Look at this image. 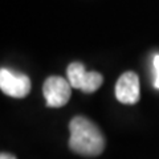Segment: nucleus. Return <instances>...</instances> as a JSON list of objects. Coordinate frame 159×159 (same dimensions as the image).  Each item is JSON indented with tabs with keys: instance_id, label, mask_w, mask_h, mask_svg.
Masks as SVG:
<instances>
[{
	"instance_id": "f257e3e1",
	"label": "nucleus",
	"mask_w": 159,
	"mask_h": 159,
	"mask_svg": "<svg viewBox=\"0 0 159 159\" xmlns=\"http://www.w3.org/2000/svg\"><path fill=\"white\" fill-rule=\"evenodd\" d=\"M69 147L84 157H97L105 148V138L94 122L85 117H74L69 123Z\"/></svg>"
},
{
	"instance_id": "f03ea898",
	"label": "nucleus",
	"mask_w": 159,
	"mask_h": 159,
	"mask_svg": "<svg viewBox=\"0 0 159 159\" xmlns=\"http://www.w3.org/2000/svg\"><path fill=\"white\" fill-rule=\"evenodd\" d=\"M66 76L72 88L80 89L84 93H94L103 82L102 74L98 72H86L81 62H72L66 69Z\"/></svg>"
},
{
	"instance_id": "7ed1b4c3",
	"label": "nucleus",
	"mask_w": 159,
	"mask_h": 159,
	"mask_svg": "<svg viewBox=\"0 0 159 159\" xmlns=\"http://www.w3.org/2000/svg\"><path fill=\"white\" fill-rule=\"evenodd\" d=\"M43 93L45 97L47 106L49 107H62L66 105L72 96V85L68 80L52 76L48 77L44 82Z\"/></svg>"
},
{
	"instance_id": "20e7f679",
	"label": "nucleus",
	"mask_w": 159,
	"mask_h": 159,
	"mask_svg": "<svg viewBox=\"0 0 159 159\" xmlns=\"http://www.w3.org/2000/svg\"><path fill=\"white\" fill-rule=\"evenodd\" d=\"M0 88L4 94L13 98H24L31 92V80L21 73L3 68L0 70Z\"/></svg>"
},
{
	"instance_id": "39448f33",
	"label": "nucleus",
	"mask_w": 159,
	"mask_h": 159,
	"mask_svg": "<svg viewBox=\"0 0 159 159\" xmlns=\"http://www.w3.org/2000/svg\"><path fill=\"white\" fill-rule=\"evenodd\" d=\"M116 97L121 103L133 105L139 99V77L134 72H125L116 84Z\"/></svg>"
},
{
	"instance_id": "423d86ee",
	"label": "nucleus",
	"mask_w": 159,
	"mask_h": 159,
	"mask_svg": "<svg viewBox=\"0 0 159 159\" xmlns=\"http://www.w3.org/2000/svg\"><path fill=\"white\" fill-rule=\"evenodd\" d=\"M152 65H154V69H155V80H154V86H155L157 89H159V54H157V56L154 57Z\"/></svg>"
},
{
	"instance_id": "0eeeda50",
	"label": "nucleus",
	"mask_w": 159,
	"mask_h": 159,
	"mask_svg": "<svg viewBox=\"0 0 159 159\" xmlns=\"http://www.w3.org/2000/svg\"><path fill=\"white\" fill-rule=\"evenodd\" d=\"M0 159H16V157H13L12 154H8V152H2L0 154Z\"/></svg>"
}]
</instances>
